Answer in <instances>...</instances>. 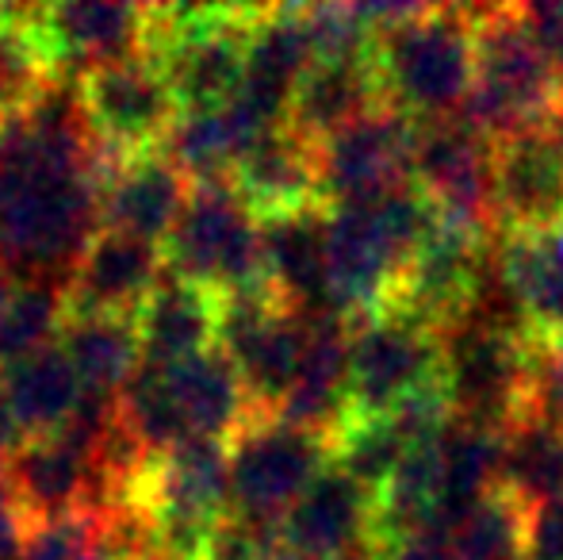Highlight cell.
<instances>
[{"instance_id": "cell-1", "label": "cell", "mask_w": 563, "mask_h": 560, "mask_svg": "<svg viewBox=\"0 0 563 560\" xmlns=\"http://www.w3.org/2000/svg\"><path fill=\"white\" fill-rule=\"evenodd\" d=\"M115 157L92 135L77 81H51L0 123V265L66 284L100 234Z\"/></svg>"}, {"instance_id": "cell-2", "label": "cell", "mask_w": 563, "mask_h": 560, "mask_svg": "<svg viewBox=\"0 0 563 560\" xmlns=\"http://www.w3.org/2000/svg\"><path fill=\"white\" fill-rule=\"evenodd\" d=\"M433 223L438 208L415 180L376 200L327 208V296L341 319L356 322L391 307Z\"/></svg>"}, {"instance_id": "cell-3", "label": "cell", "mask_w": 563, "mask_h": 560, "mask_svg": "<svg viewBox=\"0 0 563 560\" xmlns=\"http://www.w3.org/2000/svg\"><path fill=\"white\" fill-rule=\"evenodd\" d=\"M119 419L146 457H162L180 441H230L253 419L250 396L223 350L157 365L142 361L119 396Z\"/></svg>"}, {"instance_id": "cell-4", "label": "cell", "mask_w": 563, "mask_h": 560, "mask_svg": "<svg viewBox=\"0 0 563 560\" xmlns=\"http://www.w3.org/2000/svg\"><path fill=\"white\" fill-rule=\"evenodd\" d=\"M384 100L418 123L460 116L475 85V23L467 8H422L376 39Z\"/></svg>"}, {"instance_id": "cell-5", "label": "cell", "mask_w": 563, "mask_h": 560, "mask_svg": "<svg viewBox=\"0 0 563 560\" xmlns=\"http://www.w3.org/2000/svg\"><path fill=\"white\" fill-rule=\"evenodd\" d=\"M467 15L475 23V85L460 116L495 142L560 120L563 74L521 28L518 8H467Z\"/></svg>"}, {"instance_id": "cell-6", "label": "cell", "mask_w": 563, "mask_h": 560, "mask_svg": "<svg viewBox=\"0 0 563 560\" xmlns=\"http://www.w3.org/2000/svg\"><path fill=\"white\" fill-rule=\"evenodd\" d=\"M162 254L173 277L203 284L216 296L268 288L261 219L238 200L227 180L192 185L169 239L162 242Z\"/></svg>"}, {"instance_id": "cell-7", "label": "cell", "mask_w": 563, "mask_h": 560, "mask_svg": "<svg viewBox=\"0 0 563 560\" xmlns=\"http://www.w3.org/2000/svg\"><path fill=\"white\" fill-rule=\"evenodd\" d=\"M330 464V438L273 415H253L227 441L230 515L280 526Z\"/></svg>"}, {"instance_id": "cell-8", "label": "cell", "mask_w": 563, "mask_h": 560, "mask_svg": "<svg viewBox=\"0 0 563 560\" xmlns=\"http://www.w3.org/2000/svg\"><path fill=\"white\" fill-rule=\"evenodd\" d=\"M441 345V388L452 419L487 430H510L529 411L537 345L503 330L452 322L438 334Z\"/></svg>"}, {"instance_id": "cell-9", "label": "cell", "mask_w": 563, "mask_h": 560, "mask_svg": "<svg viewBox=\"0 0 563 560\" xmlns=\"http://www.w3.org/2000/svg\"><path fill=\"white\" fill-rule=\"evenodd\" d=\"M438 384L441 345L430 327L395 307L349 327V415H395Z\"/></svg>"}, {"instance_id": "cell-10", "label": "cell", "mask_w": 563, "mask_h": 560, "mask_svg": "<svg viewBox=\"0 0 563 560\" xmlns=\"http://www.w3.org/2000/svg\"><path fill=\"white\" fill-rule=\"evenodd\" d=\"M4 487L27 530L74 515H115L97 449L66 430L23 438L4 461Z\"/></svg>"}, {"instance_id": "cell-11", "label": "cell", "mask_w": 563, "mask_h": 560, "mask_svg": "<svg viewBox=\"0 0 563 560\" xmlns=\"http://www.w3.org/2000/svg\"><path fill=\"white\" fill-rule=\"evenodd\" d=\"M81 112L112 157L157 150L173 131L180 105L150 54L97 66L77 81Z\"/></svg>"}, {"instance_id": "cell-12", "label": "cell", "mask_w": 563, "mask_h": 560, "mask_svg": "<svg viewBox=\"0 0 563 560\" xmlns=\"http://www.w3.org/2000/svg\"><path fill=\"white\" fill-rule=\"evenodd\" d=\"M418 120L395 112L391 105L361 116L356 123L334 131L314 146L319 173V204L345 208L364 204L410 180Z\"/></svg>"}, {"instance_id": "cell-13", "label": "cell", "mask_w": 563, "mask_h": 560, "mask_svg": "<svg viewBox=\"0 0 563 560\" xmlns=\"http://www.w3.org/2000/svg\"><path fill=\"white\" fill-rule=\"evenodd\" d=\"M410 180L433 200L441 216L498 231L495 204V139L483 135L467 116L418 123Z\"/></svg>"}, {"instance_id": "cell-14", "label": "cell", "mask_w": 563, "mask_h": 560, "mask_svg": "<svg viewBox=\"0 0 563 560\" xmlns=\"http://www.w3.org/2000/svg\"><path fill=\"white\" fill-rule=\"evenodd\" d=\"M43 58L58 81H81L89 69L146 54L150 8L123 0H66L31 12Z\"/></svg>"}, {"instance_id": "cell-15", "label": "cell", "mask_w": 563, "mask_h": 560, "mask_svg": "<svg viewBox=\"0 0 563 560\" xmlns=\"http://www.w3.org/2000/svg\"><path fill=\"white\" fill-rule=\"evenodd\" d=\"M490 204L506 234L563 227V120L495 142Z\"/></svg>"}, {"instance_id": "cell-16", "label": "cell", "mask_w": 563, "mask_h": 560, "mask_svg": "<svg viewBox=\"0 0 563 560\" xmlns=\"http://www.w3.org/2000/svg\"><path fill=\"white\" fill-rule=\"evenodd\" d=\"M314 62L319 54H314L303 8H257L245 31L242 85L234 97L268 128H284L299 81Z\"/></svg>"}, {"instance_id": "cell-17", "label": "cell", "mask_w": 563, "mask_h": 560, "mask_svg": "<svg viewBox=\"0 0 563 560\" xmlns=\"http://www.w3.org/2000/svg\"><path fill=\"white\" fill-rule=\"evenodd\" d=\"M376 499L334 461L280 523V538L311 560H372L376 549Z\"/></svg>"}, {"instance_id": "cell-18", "label": "cell", "mask_w": 563, "mask_h": 560, "mask_svg": "<svg viewBox=\"0 0 563 560\" xmlns=\"http://www.w3.org/2000/svg\"><path fill=\"white\" fill-rule=\"evenodd\" d=\"M188 193L192 180L165 157L162 146L115 157L100 188V231H119L162 246Z\"/></svg>"}, {"instance_id": "cell-19", "label": "cell", "mask_w": 563, "mask_h": 560, "mask_svg": "<svg viewBox=\"0 0 563 560\" xmlns=\"http://www.w3.org/2000/svg\"><path fill=\"white\" fill-rule=\"evenodd\" d=\"M165 273L169 270L162 246L119 231H100L66 281V311L131 319Z\"/></svg>"}, {"instance_id": "cell-20", "label": "cell", "mask_w": 563, "mask_h": 560, "mask_svg": "<svg viewBox=\"0 0 563 560\" xmlns=\"http://www.w3.org/2000/svg\"><path fill=\"white\" fill-rule=\"evenodd\" d=\"M261 250H265V281L284 307L299 315H338L327 296V204L265 219Z\"/></svg>"}, {"instance_id": "cell-21", "label": "cell", "mask_w": 563, "mask_h": 560, "mask_svg": "<svg viewBox=\"0 0 563 560\" xmlns=\"http://www.w3.org/2000/svg\"><path fill=\"white\" fill-rule=\"evenodd\" d=\"M131 319L142 345V361L173 365V361H188L196 353L216 350L219 296L203 284L165 273L162 284L142 299V307Z\"/></svg>"}, {"instance_id": "cell-22", "label": "cell", "mask_w": 563, "mask_h": 560, "mask_svg": "<svg viewBox=\"0 0 563 560\" xmlns=\"http://www.w3.org/2000/svg\"><path fill=\"white\" fill-rule=\"evenodd\" d=\"M261 116H253L242 100H227L219 108H200V112H180L173 131L165 135L162 150L192 185H216L230 180L245 154L268 135Z\"/></svg>"}, {"instance_id": "cell-23", "label": "cell", "mask_w": 563, "mask_h": 560, "mask_svg": "<svg viewBox=\"0 0 563 560\" xmlns=\"http://www.w3.org/2000/svg\"><path fill=\"white\" fill-rule=\"evenodd\" d=\"M384 105L387 100L376 74V58H322L299 81L284 128L319 146L322 139Z\"/></svg>"}, {"instance_id": "cell-24", "label": "cell", "mask_w": 563, "mask_h": 560, "mask_svg": "<svg viewBox=\"0 0 563 560\" xmlns=\"http://www.w3.org/2000/svg\"><path fill=\"white\" fill-rule=\"evenodd\" d=\"M234 196L265 223L288 211L319 204V173H314V146L296 131H268L250 154L238 162L227 180Z\"/></svg>"}, {"instance_id": "cell-25", "label": "cell", "mask_w": 563, "mask_h": 560, "mask_svg": "<svg viewBox=\"0 0 563 560\" xmlns=\"http://www.w3.org/2000/svg\"><path fill=\"white\" fill-rule=\"evenodd\" d=\"M498 262L537 350L563 345V227L498 234Z\"/></svg>"}, {"instance_id": "cell-26", "label": "cell", "mask_w": 563, "mask_h": 560, "mask_svg": "<svg viewBox=\"0 0 563 560\" xmlns=\"http://www.w3.org/2000/svg\"><path fill=\"white\" fill-rule=\"evenodd\" d=\"M0 388H4L20 441L58 433L85 399L81 381L58 342L0 369Z\"/></svg>"}, {"instance_id": "cell-27", "label": "cell", "mask_w": 563, "mask_h": 560, "mask_svg": "<svg viewBox=\"0 0 563 560\" xmlns=\"http://www.w3.org/2000/svg\"><path fill=\"white\" fill-rule=\"evenodd\" d=\"M58 345L66 350L77 381L89 396L119 399L131 376L142 365V345L134 334V319L126 315H85L66 311L58 330Z\"/></svg>"}, {"instance_id": "cell-28", "label": "cell", "mask_w": 563, "mask_h": 560, "mask_svg": "<svg viewBox=\"0 0 563 560\" xmlns=\"http://www.w3.org/2000/svg\"><path fill=\"white\" fill-rule=\"evenodd\" d=\"M506 495L521 507H541L549 499H563V422L521 415L503 433V480Z\"/></svg>"}, {"instance_id": "cell-29", "label": "cell", "mask_w": 563, "mask_h": 560, "mask_svg": "<svg viewBox=\"0 0 563 560\" xmlns=\"http://www.w3.org/2000/svg\"><path fill=\"white\" fill-rule=\"evenodd\" d=\"M66 322V284L23 277L0 265V369L58 342Z\"/></svg>"}, {"instance_id": "cell-30", "label": "cell", "mask_w": 563, "mask_h": 560, "mask_svg": "<svg viewBox=\"0 0 563 560\" xmlns=\"http://www.w3.org/2000/svg\"><path fill=\"white\" fill-rule=\"evenodd\" d=\"M410 446L415 441H410V433L402 430V422L395 415H368V419L349 415L345 426L330 441V461L376 499L391 484L399 464L407 461Z\"/></svg>"}, {"instance_id": "cell-31", "label": "cell", "mask_w": 563, "mask_h": 560, "mask_svg": "<svg viewBox=\"0 0 563 560\" xmlns=\"http://www.w3.org/2000/svg\"><path fill=\"white\" fill-rule=\"evenodd\" d=\"M526 515L514 495L495 487L445 534L452 560H526Z\"/></svg>"}, {"instance_id": "cell-32", "label": "cell", "mask_w": 563, "mask_h": 560, "mask_svg": "<svg viewBox=\"0 0 563 560\" xmlns=\"http://www.w3.org/2000/svg\"><path fill=\"white\" fill-rule=\"evenodd\" d=\"M104 534V515H74L31 526L15 560H81Z\"/></svg>"}, {"instance_id": "cell-33", "label": "cell", "mask_w": 563, "mask_h": 560, "mask_svg": "<svg viewBox=\"0 0 563 560\" xmlns=\"http://www.w3.org/2000/svg\"><path fill=\"white\" fill-rule=\"evenodd\" d=\"M280 526H261L242 515H223L211 530L200 560H268Z\"/></svg>"}, {"instance_id": "cell-34", "label": "cell", "mask_w": 563, "mask_h": 560, "mask_svg": "<svg viewBox=\"0 0 563 560\" xmlns=\"http://www.w3.org/2000/svg\"><path fill=\"white\" fill-rule=\"evenodd\" d=\"M526 415H541V419L563 422V345L537 350Z\"/></svg>"}, {"instance_id": "cell-35", "label": "cell", "mask_w": 563, "mask_h": 560, "mask_svg": "<svg viewBox=\"0 0 563 560\" xmlns=\"http://www.w3.org/2000/svg\"><path fill=\"white\" fill-rule=\"evenodd\" d=\"M526 560H563V499L529 507Z\"/></svg>"}, {"instance_id": "cell-36", "label": "cell", "mask_w": 563, "mask_h": 560, "mask_svg": "<svg viewBox=\"0 0 563 560\" xmlns=\"http://www.w3.org/2000/svg\"><path fill=\"white\" fill-rule=\"evenodd\" d=\"M521 28L529 31L541 54L563 74V0H541V4L518 8Z\"/></svg>"}, {"instance_id": "cell-37", "label": "cell", "mask_w": 563, "mask_h": 560, "mask_svg": "<svg viewBox=\"0 0 563 560\" xmlns=\"http://www.w3.org/2000/svg\"><path fill=\"white\" fill-rule=\"evenodd\" d=\"M376 560H452V553L441 534H410L379 549Z\"/></svg>"}, {"instance_id": "cell-38", "label": "cell", "mask_w": 563, "mask_h": 560, "mask_svg": "<svg viewBox=\"0 0 563 560\" xmlns=\"http://www.w3.org/2000/svg\"><path fill=\"white\" fill-rule=\"evenodd\" d=\"M23 538H27V523H23L20 510H15L8 487L0 484V560H15V557H20Z\"/></svg>"}, {"instance_id": "cell-39", "label": "cell", "mask_w": 563, "mask_h": 560, "mask_svg": "<svg viewBox=\"0 0 563 560\" xmlns=\"http://www.w3.org/2000/svg\"><path fill=\"white\" fill-rule=\"evenodd\" d=\"M15 446H20V430H15L12 411H8V399H4V388H0V457H8Z\"/></svg>"}, {"instance_id": "cell-40", "label": "cell", "mask_w": 563, "mask_h": 560, "mask_svg": "<svg viewBox=\"0 0 563 560\" xmlns=\"http://www.w3.org/2000/svg\"><path fill=\"white\" fill-rule=\"evenodd\" d=\"M104 523H108V518H104ZM81 560H134L131 553H126V549L123 546H119V541L112 538V534H100V541H97V546H92L89 549V553H85Z\"/></svg>"}, {"instance_id": "cell-41", "label": "cell", "mask_w": 563, "mask_h": 560, "mask_svg": "<svg viewBox=\"0 0 563 560\" xmlns=\"http://www.w3.org/2000/svg\"><path fill=\"white\" fill-rule=\"evenodd\" d=\"M560 120H563V92H560Z\"/></svg>"}, {"instance_id": "cell-42", "label": "cell", "mask_w": 563, "mask_h": 560, "mask_svg": "<svg viewBox=\"0 0 563 560\" xmlns=\"http://www.w3.org/2000/svg\"><path fill=\"white\" fill-rule=\"evenodd\" d=\"M372 560H376V557H372Z\"/></svg>"}]
</instances>
